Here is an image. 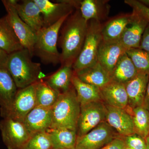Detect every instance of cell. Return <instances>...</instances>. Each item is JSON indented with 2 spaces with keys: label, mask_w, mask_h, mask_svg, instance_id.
I'll list each match as a JSON object with an SVG mask.
<instances>
[{
  "label": "cell",
  "mask_w": 149,
  "mask_h": 149,
  "mask_svg": "<svg viewBox=\"0 0 149 149\" xmlns=\"http://www.w3.org/2000/svg\"><path fill=\"white\" fill-rule=\"evenodd\" d=\"M88 22L83 18L79 9L69 15L60 30L58 45L61 49V65H72L77 59L85 41Z\"/></svg>",
  "instance_id": "cell-1"
},
{
  "label": "cell",
  "mask_w": 149,
  "mask_h": 149,
  "mask_svg": "<svg viewBox=\"0 0 149 149\" xmlns=\"http://www.w3.org/2000/svg\"><path fill=\"white\" fill-rule=\"evenodd\" d=\"M32 57L24 48L8 55L6 67L18 89L33 85L46 77L41 64L32 61Z\"/></svg>",
  "instance_id": "cell-2"
},
{
  "label": "cell",
  "mask_w": 149,
  "mask_h": 149,
  "mask_svg": "<svg viewBox=\"0 0 149 149\" xmlns=\"http://www.w3.org/2000/svg\"><path fill=\"white\" fill-rule=\"evenodd\" d=\"M52 110L51 128H67L77 131L80 104L73 85L68 91L60 94Z\"/></svg>",
  "instance_id": "cell-3"
},
{
  "label": "cell",
  "mask_w": 149,
  "mask_h": 149,
  "mask_svg": "<svg viewBox=\"0 0 149 149\" xmlns=\"http://www.w3.org/2000/svg\"><path fill=\"white\" fill-rule=\"evenodd\" d=\"M69 16L64 17L52 26L43 27L37 33L34 55L45 64L57 65L61 63V54L57 49L61 28Z\"/></svg>",
  "instance_id": "cell-4"
},
{
  "label": "cell",
  "mask_w": 149,
  "mask_h": 149,
  "mask_svg": "<svg viewBox=\"0 0 149 149\" xmlns=\"http://www.w3.org/2000/svg\"><path fill=\"white\" fill-rule=\"evenodd\" d=\"M102 23L95 20L88 22L87 34L83 47L72 65L74 72L97 62L99 47L102 41Z\"/></svg>",
  "instance_id": "cell-5"
},
{
  "label": "cell",
  "mask_w": 149,
  "mask_h": 149,
  "mask_svg": "<svg viewBox=\"0 0 149 149\" xmlns=\"http://www.w3.org/2000/svg\"><path fill=\"white\" fill-rule=\"evenodd\" d=\"M40 8L44 21V27L52 26L64 17L69 16L79 9L80 1L61 0L56 3L48 0H34Z\"/></svg>",
  "instance_id": "cell-6"
},
{
  "label": "cell",
  "mask_w": 149,
  "mask_h": 149,
  "mask_svg": "<svg viewBox=\"0 0 149 149\" xmlns=\"http://www.w3.org/2000/svg\"><path fill=\"white\" fill-rule=\"evenodd\" d=\"M106 112V104L102 101L80 104L77 124V136L85 135L105 121Z\"/></svg>",
  "instance_id": "cell-7"
},
{
  "label": "cell",
  "mask_w": 149,
  "mask_h": 149,
  "mask_svg": "<svg viewBox=\"0 0 149 149\" xmlns=\"http://www.w3.org/2000/svg\"><path fill=\"white\" fill-rule=\"evenodd\" d=\"M0 130L8 149H22L32 136L23 122L8 117L1 120Z\"/></svg>",
  "instance_id": "cell-8"
},
{
  "label": "cell",
  "mask_w": 149,
  "mask_h": 149,
  "mask_svg": "<svg viewBox=\"0 0 149 149\" xmlns=\"http://www.w3.org/2000/svg\"><path fill=\"white\" fill-rule=\"evenodd\" d=\"M35 83L26 88L18 89L10 107L7 110L1 113L3 118L8 117L23 122L27 115L37 106Z\"/></svg>",
  "instance_id": "cell-9"
},
{
  "label": "cell",
  "mask_w": 149,
  "mask_h": 149,
  "mask_svg": "<svg viewBox=\"0 0 149 149\" xmlns=\"http://www.w3.org/2000/svg\"><path fill=\"white\" fill-rule=\"evenodd\" d=\"M118 136L106 121H104L85 135L77 136L75 149H101Z\"/></svg>",
  "instance_id": "cell-10"
},
{
  "label": "cell",
  "mask_w": 149,
  "mask_h": 149,
  "mask_svg": "<svg viewBox=\"0 0 149 149\" xmlns=\"http://www.w3.org/2000/svg\"><path fill=\"white\" fill-rule=\"evenodd\" d=\"M6 10V17L17 36L24 49L29 51L32 56L37 40V34L19 16L15 8L10 0L2 1Z\"/></svg>",
  "instance_id": "cell-11"
},
{
  "label": "cell",
  "mask_w": 149,
  "mask_h": 149,
  "mask_svg": "<svg viewBox=\"0 0 149 149\" xmlns=\"http://www.w3.org/2000/svg\"><path fill=\"white\" fill-rule=\"evenodd\" d=\"M19 16L37 34L44 27L42 15L34 0H10Z\"/></svg>",
  "instance_id": "cell-12"
},
{
  "label": "cell",
  "mask_w": 149,
  "mask_h": 149,
  "mask_svg": "<svg viewBox=\"0 0 149 149\" xmlns=\"http://www.w3.org/2000/svg\"><path fill=\"white\" fill-rule=\"evenodd\" d=\"M106 107L105 121L119 136L125 137L135 133L133 118L126 109L107 104Z\"/></svg>",
  "instance_id": "cell-13"
},
{
  "label": "cell",
  "mask_w": 149,
  "mask_h": 149,
  "mask_svg": "<svg viewBox=\"0 0 149 149\" xmlns=\"http://www.w3.org/2000/svg\"><path fill=\"white\" fill-rule=\"evenodd\" d=\"M23 122L32 135L47 131L52 125V108L36 106L27 115Z\"/></svg>",
  "instance_id": "cell-14"
},
{
  "label": "cell",
  "mask_w": 149,
  "mask_h": 149,
  "mask_svg": "<svg viewBox=\"0 0 149 149\" xmlns=\"http://www.w3.org/2000/svg\"><path fill=\"white\" fill-rule=\"evenodd\" d=\"M133 13H122L116 15L102 23V40L105 42L119 41L126 28L133 20Z\"/></svg>",
  "instance_id": "cell-15"
},
{
  "label": "cell",
  "mask_w": 149,
  "mask_h": 149,
  "mask_svg": "<svg viewBox=\"0 0 149 149\" xmlns=\"http://www.w3.org/2000/svg\"><path fill=\"white\" fill-rule=\"evenodd\" d=\"M126 51L119 41L105 42L102 40L99 47L98 61L111 76L118 60Z\"/></svg>",
  "instance_id": "cell-16"
},
{
  "label": "cell",
  "mask_w": 149,
  "mask_h": 149,
  "mask_svg": "<svg viewBox=\"0 0 149 149\" xmlns=\"http://www.w3.org/2000/svg\"><path fill=\"white\" fill-rule=\"evenodd\" d=\"M133 17L131 24L123 32L119 42L126 50L140 47L142 36L149 24L145 19L132 12Z\"/></svg>",
  "instance_id": "cell-17"
},
{
  "label": "cell",
  "mask_w": 149,
  "mask_h": 149,
  "mask_svg": "<svg viewBox=\"0 0 149 149\" xmlns=\"http://www.w3.org/2000/svg\"><path fill=\"white\" fill-rule=\"evenodd\" d=\"M149 79V75L138 72L134 78L125 84L128 97V109L143 106Z\"/></svg>",
  "instance_id": "cell-18"
},
{
  "label": "cell",
  "mask_w": 149,
  "mask_h": 149,
  "mask_svg": "<svg viewBox=\"0 0 149 149\" xmlns=\"http://www.w3.org/2000/svg\"><path fill=\"white\" fill-rule=\"evenodd\" d=\"M103 101L110 106L127 109L128 97L125 85L111 81L100 89Z\"/></svg>",
  "instance_id": "cell-19"
},
{
  "label": "cell",
  "mask_w": 149,
  "mask_h": 149,
  "mask_svg": "<svg viewBox=\"0 0 149 149\" xmlns=\"http://www.w3.org/2000/svg\"><path fill=\"white\" fill-rule=\"evenodd\" d=\"M109 1L83 0L80 1L79 10L87 22L91 20L101 22L108 17L110 10Z\"/></svg>",
  "instance_id": "cell-20"
},
{
  "label": "cell",
  "mask_w": 149,
  "mask_h": 149,
  "mask_svg": "<svg viewBox=\"0 0 149 149\" xmlns=\"http://www.w3.org/2000/svg\"><path fill=\"white\" fill-rule=\"evenodd\" d=\"M74 72L81 81L100 89L111 81L110 74L98 61L91 66Z\"/></svg>",
  "instance_id": "cell-21"
},
{
  "label": "cell",
  "mask_w": 149,
  "mask_h": 149,
  "mask_svg": "<svg viewBox=\"0 0 149 149\" xmlns=\"http://www.w3.org/2000/svg\"><path fill=\"white\" fill-rule=\"evenodd\" d=\"M18 88L5 66H0V111L8 109L13 102Z\"/></svg>",
  "instance_id": "cell-22"
},
{
  "label": "cell",
  "mask_w": 149,
  "mask_h": 149,
  "mask_svg": "<svg viewBox=\"0 0 149 149\" xmlns=\"http://www.w3.org/2000/svg\"><path fill=\"white\" fill-rule=\"evenodd\" d=\"M74 73L72 65H61L56 72L45 77L43 80L52 89L61 94L72 87Z\"/></svg>",
  "instance_id": "cell-23"
},
{
  "label": "cell",
  "mask_w": 149,
  "mask_h": 149,
  "mask_svg": "<svg viewBox=\"0 0 149 149\" xmlns=\"http://www.w3.org/2000/svg\"><path fill=\"white\" fill-rule=\"evenodd\" d=\"M23 48L6 16L0 18V49L9 55Z\"/></svg>",
  "instance_id": "cell-24"
},
{
  "label": "cell",
  "mask_w": 149,
  "mask_h": 149,
  "mask_svg": "<svg viewBox=\"0 0 149 149\" xmlns=\"http://www.w3.org/2000/svg\"><path fill=\"white\" fill-rule=\"evenodd\" d=\"M52 149L75 148L77 131L64 128H51L47 130Z\"/></svg>",
  "instance_id": "cell-25"
},
{
  "label": "cell",
  "mask_w": 149,
  "mask_h": 149,
  "mask_svg": "<svg viewBox=\"0 0 149 149\" xmlns=\"http://www.w3.org/2000/svg\"><path fill=\"white\" fill-rule=\"evenodd\" d=\"M138 73L131 59L126 52L118 60L111 74V81L126 84Z\"/></svg>",
  "instance_id": "cell-26"
},
{
  "label": "cell",
  "mask_w": 149,
  "mask_h": 149,
  "mask_svg": "<svg viewBox=\"0 0 149 149\" xmlns=\"http://www.w3.org/2000/svg\"><path fill=\"white\" fill-rule=\"evenodd\" d=\"M72 83L80 104L99 101H103L100 89L94 85L81 81L74 72Z\"/></svg>",
  "instance_id": "cell-27"
},
{
  "label": "cell",
  "mask_w": 149,
  "mask_h": 149,
  "mask_svg": "<svg viewBox=\"0 0 149 149\" xmlns=\"http://www.w3.org/2000/svg\"><path fill=\"white\" fill-rule=\"evenodd\" d=\"M60 94L52 89L43 79L35 84V95L37 106L52 108Z\"/></svg>",
  "instance_id": "cell-28"
},
{
  "label": "cell",
  "mask_w": 149,
  "mask_h": 149,
  "mask_svg": "<svg viewBox=\"0 0 149 149\" xmlns=\"http://www.w3.org/2000/svg\"><path fill=\"white\" fill-rule=\"evenodd\" d=\"M135 133L144 139L149 134V112L143 106L131 110Z\"/></svg>",
  "instance_id": "cell-29"
},
{
  "label": "cell",
  "mask_w": 149,
  "mask_h": 149,
  "mask_svg": "<svg viewBox=\"0 0 149 149\" xmlns=\"http://www.w3.org/2000/svg\"><path fill=\"white\" fill-rule=\"evenodd\" d=\"M138 72L149 75V52L139 48L132 49L126 51Z\"/></svg>",
  "instance_id": "cell-30"
},
{
  "label": "cell",
  "mask_w": 149,
  "mask_h": 149,
  "mask_svg": "<svg viewBox=\"0 0 149 149\" xmlns=\"http://www.w3.org/2000/svg\"><path fill=\"white\" fill-rule=\"evenodd\" d=\"M22 149H52L47 132L43 131L32 134Z\"/></svg>",
  "instance_id": "cell-31"
},
{
  "label": "cell",
  "mask_w": 149,
  "mask_h": 149,
  "mask_svg": "<svg viewBox=\"0 0 149 149\" xmlns=\"http://www.w3.org/2000/svg\"><path fill=\"white\" fill-rule=\"evenodd\" d=\"M122 138L127 147L133 149H147L145 139L137 133Z\"/></svg>",
  "instance_id": "cell-32"
},
{
  "label": "cell",
  "mask_w": 149,
  "mask_h": 149,
  "mask_svg": "<svg viewBox=\"0 0 149 149\" xmlns=\"http://www.w3.org/2000/svg\"><path fill=\"white\" fill-rule=\"evenodd\" d=\"M124 3L132 8L133 12L145 19L149 23V8L137 0H125Z\"/></svg>",
  "instance_id": "cell-33"
},
{
  "label": "cell",
  "mask_w": 149,
  "mask_h": 149,
  "mask_svg": "<svg viewBox=\"0 0 149 149\" xmlns=\"http://www.w3.org/2000/svg\"><path fill=\"white\" fill-rule=\"evenodd\" d=\"M126 147L122 137L118 136L101 149H125Z\"/></svg>",
  "instance_id": "cell-34"
},
{
  "label": "cell",
  "mask_w": 149,
  "mask_h": 149,
  "mask_svg": "<svg viewBox=\"0 0 149 149\" xmlns=\"http://www.w3.org/2000/svg\"><path fill=\"white\" fill-rule=\"evenodd\" d=\"M139 49L149 52V23L142 36Z\"/></svg>",
  "instance_id": "cell-35"
},
{
  "label": "cell",
  "mask_w": 149,
  "mask_h": 149,
  "mask_svg": "<svg viewBox=\"0 0 149 149\" xmlns=\"http://www.w3.org/2000/svg\"><path fill=\"white\" fill-rule=\"evenodd\" d=\"M143 106L149 112V79Z\"/></svg>",
  "instance_id": "cell-36"
},
{
  "label": "cell",
  "mask_w": 149,
  "mask_h": 149,
  "mask_svg": "<svg viewBox=\"0 0 149 149\" xmlns=\"http://www.w3.org/2000/svg\"><path fill=\"white\" fill-rule=\"evenodd\" d=\"M8 55L0 49V66H5Z\"/></svg>",
  "instance_id": "cell-37"
},
{
  "label": "cell",
  "mask_w": 149,
  "mask_h": 149,
  "mask_svg": "<svg viewBox=\"0 0 149 149\" xmlns=\"http://www.w3.org/2000/svg\"><path fill=\"white\" fill-rule=\"evenodd\" d=\"M139 1L146 6L149 8V0H139Z\"/></svg>",
  "instance_id": "cell-38"
},
{
  "label": "cell",
  "mask_w": 149,
  "mask_h": 149,
  "mask_svg": "<svg viewBox=\"0 0 149 149\" xmlns=\"http://www.w3.org/2000/svg\"><path fill=\"white\" fill-rule=\"evenodd\" d=\"M146 145V149H149V134L145 139Z\"/></svg>",
  "instance_id": "cell-39"
},
{
  "label": "cell",
  "mask_w": 149,
  "mask_h": 149,
  "mask_svg": "<svg viewBox=\"0 0 149 149\" xmlns=\"http://www.w3.org/2000/svg\"><path fill=\"white\" fill-rule=\"evenodd\" d=\"M125 149H133L131 148H129V147H127L126 146V147H125Z\"/></svg>",
  "instance_id": "cell-40"
},
{
  "label": "cell",
  "mask_w": 149,
  "mask_h": 149,
  "mask_svg": "<svg viewBox=\"0 0 149 149\" xmlns=\"http://www.w3.org/2000/svg\"><path fill=\"white\" fill-rule=\"evenodd\" d=\"M75 149V148H74V149Z\"/></svg>",
  "instance_id": "cell-41"
}]
</instances>
